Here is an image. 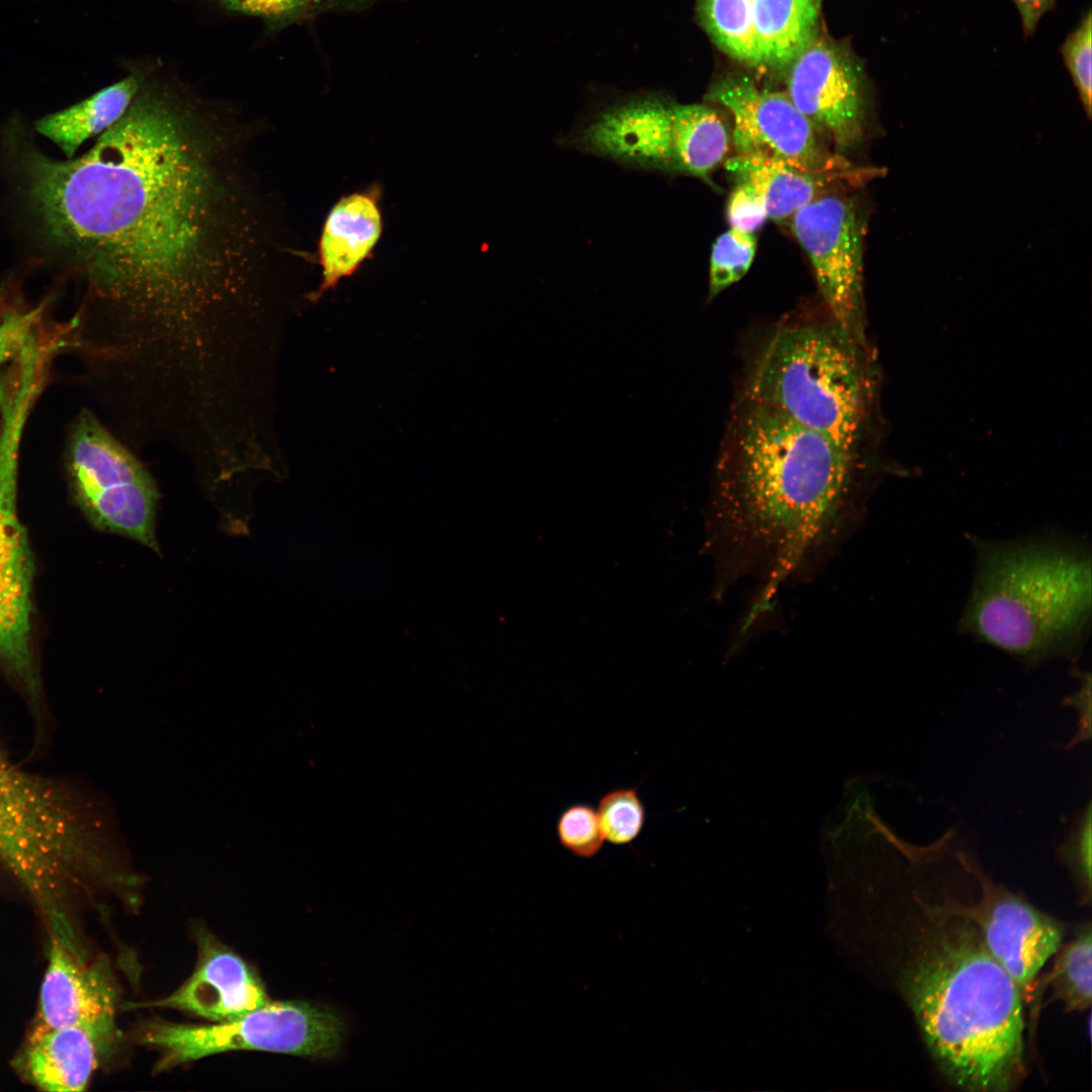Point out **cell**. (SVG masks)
Masks as SVG:
<instances>
[{"label": "cell", "mask_w": 1092, "mask_h": 1092, "mask_svg": "<svg viewBox=\"0 0 1092 1092\" xmlns=\"http://www.w3.org/2000/svg\"><path fill=\"white\" fill-rule=\"evenodd\" d=\"M261 128L154 76L83 155L17 150L47 251L85 285L84 348L122 397L220 402L274 366L277 299Z\"/></svg>", "instance_id": "6da1fadb"}, {"label": "cell", "mask_w": 1092, "mask_h": 1092, "mask_svg": "<svg viewBox=\"0 0 1092 1092\" xmlns=\"http://www.w3.org/2000/svg\"><path fill=\"white\" fill-rule=\"evenodd\" d=\"M857 469V451L738 395L712 516L721 545L762 578L749 619L859 519Z\"/></svg>", "instance_id": "7a4b0ae2"}, {"label": "cell", "mask_w": 1092, "mask_h": 1092, "mask_svg": "<svg viewBox=\"0 0 1092 1092\" xmlns=\"http://www.w3.org/2000/svg\"><path fill=\"white\" fill-rule=\"evenodd\" d=\"M902 978L924 1041L954 1086L1009 1091L1024 1072L1023 996L972 921L935 909Z\"/></svg>", "instance_id": "3957f363"}, {"label": "cell", "mask_w": 1092, "mask_h": 1092, "mask_svg": "<svg viewBox=\"0 0 1092 1092\" xmlns=\"http://www.w3.org/2000/svg\"><path fill=\"white\" fill-rule=\"evenodd\" d=\"M970 540L976 569L959 630L1028 667L1076 659L1091 629V554L1084 541L1059 533Z\"/></svg>", "instance_id": "277c9868"}, {"label": "cell", "mask_w": 1092, "mask_h": 1092, "mask_svg": "<svg viewBox=\"0 0 1092 1092\" xmlns=\"http://www.w3.org/2000/svg\"><path fill=\"white\" fill-rule=\"evenodd\" d=\"M856 337L826 309L783 318L748 356L739 395L857 451L867 383Z\"/></svg>", "instance_id": "5b68a950"}, {"label": "cell", "mask_w": 1092, "mask_h": 1092, "mask_svg": "<svg viewBox=\"0 0 1092 1092\" xmlns=\"http://www.w3.org/2000/svg\"><path fill=\"white\" fill-rule=\"evenodd\" d=\"M92 859L71 794L18 767L0 746V866L50 913Z\"/></svg>", "instance_id": "8992f818"}, {"label": "cell", "mask_w": 1092, "mask_h": 1092, "mask_svg": "<svg viewBox=\"0 0 1092 1092\" xmlns=\"http://www.w3.org/2000/svg\"><path fill=\"white\" fill-rule=\"evenodd\" d=\"M348 1025L335 1007L308 1000L268 1002L248 1014L209 1025L153 1021L139 1041L155 1048V1070L231 1051H261L311 1060H333L343 1051Z\"/></svg>", "instance_id": "52a82bcc"}, {"label": "cell", "mask_w": 1092, "mask_h": 1092, "mask_svg": "<svg viewBox=\"0 0 1092 1092\" xmlns=\"http://www.w3.org/2000/svg\"><path fill=\"white\" fill-rule=\"evenodd\" d=\"M73 497L96 529L160 553L156 536L160 492L129 447L88 410L73 423L66 449Z\"/></svg>", "instance_id": "ba28073f"}, {"label": "cell", "mask_w": 1092, "mask_h": 1092, "mask_svg": "<svg viewBox=\"0 0 1092 1092\" xmlns=\"http://www.w3.org/2000/svg\"><path fill=\"white\" fill-rule=\"evenodd\" d=\"M706 99L732 116L737 153L776 158L831 179L861 178L856 175L861 170L851 169L821 145L813 124L786 92L760 88L745 75L731 74L716 81Z\"/></svg>", "instance_id": "9c48e42d"}, {"label": "cell", "mask_w": 1092, "mask_h": 1092, "mask_svg": "<svg viewBox=\"0 0 1092 1092\" xmlns=\"http://www.w3.org/2000/svg\"><path fill=\"white\" fill-rule=\"evenodd\" d=\"M23 421L3 424L0 444V670L32 698L39 682L32 648L33 558L16 508L17 449Z\"/></svg>", "instance_id": "30bf717a"}, {"label": "cell", "mask_w": 1092, "mask_h": 1092, "mask_svg": "<svg viewBox=\"0 0 1092 1092\" xmlns=\"http://www.w3.org/2000/svg\"><path fill=\"white\" fill-rule=\"evenodd\" d=\"M791 229L811 262L825 309L857 335L862 233L854 203L824 193L792 215Z\"/></svg>", "instance_id": "8fae6325"}, {"label": "cell", "mask_w": 1092, "mask_h": 1092, "mask_svg": "<svg viewBox=\"0 0 1092 1092\" xmlns=\"http://www.w3.org/2000/svg\"><path fill=\"white\" fill-rule=\"evenodd\" d=\"M48 954L30 1031L80 1026L95 1035L107 1055L116 1035L117 993L106 963H87L71 927L59 925H51Z\"/></svg>", "instance_id": "7c38bea8"}, {"label": "cell", "mask_w": 1092, "mask_h": 1092, "mask_svg": "<svg viewBox=\"0 0 1092 1092\" xmlns=\"http://www.w3.org/2000/svg\"><path fill=\"white\" fill-rule=\"evenodd\" d=\"M786 94L839 152L864 132V87L858 64L842 49L817 37L787 67Z\"/></svg>", "instance_id": "4fadbf2b"}, {"label": "cell", "mask_w": 1092, "mask_h": 1092, "mask_svg": "<svg viewBox=\"0 0 1092 1092\" xmlns=\"http://www.w3.org/2000/svg\"><path fill=\"white\" fill-rule=\"evenodd\" d=\"M978 882L979 903L948 909L974 923L986 949L1025 996L1038 971L1058 951L1063 928L1024 899L994 885L980 869Z\"/></svg>", "instance_id": "5bb4252c"}, {"label": "cell", "mask_w": 1092, "mask_h": 1092, "mask_svg": "<svg viewBox=\"0 0 1092 1092\" xmlns=\"http://www.w3.org/2000/svg\"><path fill=\"white\" fill-rule=\"evenodd\" d=\"M672 103L654 93L603 109L575 138L582 151L644 170H671Z\"/></svg>", "instance_id": "9a60e30c"}, {"label": "cell", "mask_w": 1092, "mask_h": 1092, "mask_svg": "<svg viewBox=\"0 0 1092 1092\" xmlns=\"http://www.w3.org/2000/svg\"><path fill=\"white\" fill-rule=\"evenodd\" d=\"M195 972L171 995L128 1007H163L187 1011L218 1022L238 1019L270 1002L263 984L236 953L201 935Z\"/></svg>", "instance_id": "2e32d148"}, {"label": "cell", "mask_w": 1092, "mask_h": 1092, "mask_svg": "<svg viewBox=\"0 0 1092 1092\" xmlns=\"http://www.w3.org/2000/svg\"><path fill=\"white\" fill-rule=\"evenodd\" d=\"M378 190L342 197L325 221L318 243L323 280L308 300H318L371 255L382 231Z\"/></svg>", "instance_id": "e0dca14e"}, {"label": "cell", "mask_w": 1092, "mask_h": 1092, "mask_svg": "<svg viewBox=\"0 0 1092 1092\" xmlns=\"http://www.w3.org/2000/svg\"><path fill=\"white\" fill-rule=\"evenodd\" d=\"M105 1056L91 1031L80 1026H62L30 1031L16 1066L39 1090L83 1091Z\"/></svg>", "instance_id": "ac0fdd59"}, {"label": "cell", "mask_w": 1092, "mask_h": 1092, "mask_svg": "<svg viewBox=\"0 0 1092 1092\" xmlns=\"http://www.w3.org/2000/svg\"><path fill=\"white\" fill-rule=\"evenodd\" d=\"M150 71L138 67L130 73L86 99L61 111L48 114L35 123V129L53 141L68 159L88 139L99 136L127 110Z\"/></svg>", "instance_id": "d6986e66"}, {"label": "cell", "mask_w": 1092, "mask_h": 1092, "mask_svg": "<svg viewBox=\"0 0 1092 1092\" xmlns=\"http://www.w3.org/2000/svg\"><path fill=\"white\" fill-rule=\"evenodd\" d=\"M726 171L736 180L752 186L763 200L767 217L783 221L801 207L824 194L829 177L797 168L782 160L740 154L725 162Z\"/></svg>", "instance_id": "ffe728a7"}, {"label": "cell", "mask_w": 1092, "mask_h": 1092, "mask_svg": "<svg viewBox=\"0 0 1092 1092\" xmlns=\"http://www.w3.org/2000/svg\"><path fill=\"white\" fill-rule=\"evenodd\" d=\"M762 65L786 68L817 36L814 0H750Z\"/></svg>", "instance_id": "44dd1931"}, {"label": "cell", "mask_w": 1092, "mask_h": 1092, "mask_svg": "<svg viewBox=\"0 0 1092 1092\" xmlns=\"http://www.w3.org/2000/svg\"><path fill=\"white\" fill-rule=\"evenodd\" d=\"M672 171L710 182V174L727 156L730 135L721 116L702 104L671 107Z\"/></svg>", "instance_id": "7402d4cb"}, {"label": "cell", "mask_w": 1092, "mask_h": 1092, "mask_svg": "<svg viewBox=\"0 0 1092 1092\" xmlns=\"http://www.w3.org/2000/svg\"><path fill=\"white\" fill-rule=\"evenodd\" d=\"M699 18L713 41L729 57L761 66L750 0H699Z\"/></svg>", "instance_id": "603a6c76"}, {"label": "cell", "mask_w": 1092, "mask_h": 1092, "mask_svg": "<svg viewBox=\"0 0 1092 1092\" xmlns=\"http://www.w3.org/2000/svg\"><path fill=\"white\" fill-rule=\"evenodd\" d=\"M1091 941L1088 924L1060 951L1046 977L1066 1011H1082L1091 1005Z\"/></svg>", "instance_id": "cb8c5ba5"}, {"label": "cell", "mask_w": 1092, "mask_h": 1092, "mask_svg": "<svg viewBox=\"0 0 1092 1092\" xmlns=\"http://www.w3.org/2000/svg\"><path fill=\"white\" fill-rule=\"evenodd\" d=\"M596 811L604 838L613 845L632 843L640 835L646 821V810L638 786L606 792L600 798Z\"/></svg>", "instance_id": "d4e9b609"}, {"label": "cell", "mask_w": 1092, "mask_h": 1092, "mask_svg": "<svg viewBox=\"0 0 1092 1092\" xmlns=\"http://www.w3.org/2000/svg\"><path fill=\"white\" fill-rule=\"evenodd\" d=\"M755 250L754 234L730 229L717 238L710 260L709 300L738 282L747 273Z\"/></svg>", "instance_id": "484cf974"}, {"label": "cell", "mask_w": 1092, "mask_h": 1092, "mask_svg": "<svg viewBox=\"0 0 1092 1092\" xmlns=\"http://www.w3.org/2000/svg\"><path fill=\"white\" fill-rule=\"evenodd\" d=\"M556 835L563 848L580 858L596 856L605 842L597 811L585 803L572 804L560 813Z\"/></svg>", "instance_id": "4316f807"}, {"label": "cell", "mask_w": 1092, "mask_h": 1092, "mask_svg": "<svg viewBox=\"0 0 1092 1092\" xmlns=\"http://www.w3.org/2000/svg\"><path fill=\"white\" fill-rule=\"evenodd\" d=\"M1092 23L1090 9L1083 15L1077 27L1067 36L1061 54L1078 91L1083 108L1091 115V42Z\"/></svg>", "instance_id": "83f0119b"}, {"label": "cell", "mask_w": 1092, "mask_h": 1092, "mask_svg": "<svg viewBox=\"0 0 1092 1092\" xmlns=\"http://www.w3.org/2000/svg\"><path fill=\"white\" fill-rule=\"evenodd\" d=\"M1091 802H1088L1058 849L1088 897L1091 893Z\"/></svg>", "instance_id": "f1b7e54d"}, {"label": "cell", "mask_w": 1092, "mask_h": 1092, "mask_svg": "<svg viewBox=\"0 0 1092 1092\" xmlns=\"http://www.w3.org/2000/svg\"><path fill=\"white\" fill-rule=\"evenodd\" d=\"M42 307L7 310L0 317V364L18 358L35 341Z\"/></svg>", "instance_id": "f546056e"}, {"label": "cell", "mask_w": 1092, "mask_h": 1092, "mask_svg": "<svg viewBox=\"0 0 1092 1092\" xmlns=\"http://www.w3.org/2000/svg\"><path fill=\"white\" fill-rule=\"evenodd\" d=\"M727 217L731 229L749 234H754L768 218L762 198L744 182H736L729 196Z\"/></svg>", "instance_id": "4dcf8cb0"}, {"label": "cell", "mask_w": 1092, "mask_h": 1092, "mask_svg": "<svg viewBox=\"0 0 1092 1092\" xmlns=\"http://www.w3.org/2000/svg\"><path fill=\"white\" fill-rule=\"evenodd\" d=\"M1082 677V686L1080 690L1067 697L1064 701L1069 706H1073L1079 714L1080 728L1070 742V746L1075 745L1081 741L1089 740L1091 735V676L1090 673H1080Z\"/></svg>", "instance_id": "1f68e13d"}, {"label": "cell", "mask_w": 1092, "mask_h": 1092, "mask_svg": "<svg viewBox=\"0 0 1092 1092\" xmlns=\"http://www.w3.org/2000/svg\"><path fill=\"white\" fill-rule=\"evenodd\" d=\"M1016 6L1023 31L1026 35L1034 32L1040 18L1050 11L1057 0H1011Z\"/></svg>", "instance_id": "d6a6232c"}, {"label": "cell", "mask_w": 1092, "mask_h": 1092, "mask_svg": "<svg viewBox=\"0 0 1092 1092\" xmlns=\"http://www.w3.org/2000/svg\"><path fill=\"white\" fill-rule=\"evenodd\" d=\"M12 380L9 374L0 371V444L2 437L3 419L5 408L10 396Z\"/></svg>", "instance_id": "836d02e7"}, {"label": "cell", "mask_w": 1092, "mask_h": 1092, "mask_svg": "<svg viewBox=\"0 0 1092 1092\" xmlns=\"http://www.w3.org/2000/svg\"><path fill=\"white\" fill-rule=\"evenodd\" d=\"M814 1L819 4L821 0H814Z\"/></svg>", "instance_id": "e575fe53"}]
</instances>
